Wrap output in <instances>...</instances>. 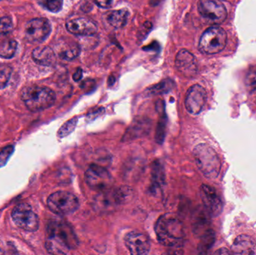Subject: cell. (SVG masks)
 Instances as JSON below:
<instances>
[{"label": "cell", "instance_id": "6da1fadb", "mask_svg": "<svg viewBox=\"0 0 256 255\" xmlns=\"http://www.w3.org/2000/svg\"><path fill=\"white\" fill-rule=\"evenodd\" d=\"M79 244L78 237L67 223L54 221L46 229V249L50 254L67 255Z\"/></svg>", "mask_w": 256, "mask_h": 255}, {"label": "cell", "instance_id": "7a4b0ae2", "mask_svg": "<svg viewBox=\"0 0 256 255\" xmlns=\"http://www.w3.org/2000/svg\"><path fill=\"white\" fill-rule=\"evenodd\" d=\"M155 233L160 244L166 247H182L185 234L183 223L171 214L161 216L155 225Z\"/></svg>", "mask_w": 256, "mask_h": 255}, {"label": "cell", "instance_id": "3957f363", "mask_svg": "<svg viewBox=\"0 0 256 255\" xmlns=\"http://www.w3.org/2000/svg\"><path fill=\"white\" fill-rule=\"evenodd\" d=\"M194 156L197 166L206 178H218L221 170V162L219 156L212 147L207 144H198L194 148Z\"/></svg>", "mask_w": 256, "mask_h": 255}, {"label": "cell", "instance_id": "277c9868", "mask_svg": "<svg viewBox=\"0 0 256 255\" xmlns=\"http://www.w3.org/2000/svg\"><path fill=\"white\" fill-rule=\"evenodd\" d=\"M22 101L32 112H39L51 107L56 101V94L48 87L32 85L26 87L21 94Z\"/></svg>", "mask_w": 256, "mask_h": 255}, {"label": "cell", "instance_id": "5b68a950", "mask_svg": "<svg viewBox=\"0 0 256 255\" xmlns=\"http://www.w3.org/2000/svg\"><path fill=\"white\" fill-rule=\"evenodd\" d=\"M226 43L227 34L225 30L220 26H212L203 33L198 47L203 53L213 55L224 50Z\"/></svg>", "mask_w": 256, "mask_h": 255}, {"label": "cell", "instance_id": "8992f818", "mask_svg": "<svg viewBox=\"0 0 256 255\" xmlns=\"http://www.w3.org/2000/svg\"><path fill=\"white\" fill-rule=\"evenodd\" d=\"M48 206L54 214L66 216L78 211L80 202L78 197L73 193L58 191L49 196L48 199Z\"/></svg>", "mask_w": 256, "mask_h": 255}, {"label": "cell", "instance_id": "52a82bcc", "mask_svg": "<svg viewBox=\"0 0 256 255\" xmlns=\"http://www.w3.org/2000/svg\"><path fill=\"white\" fill-rule=\"evenodd\" d=\"M85 180L90 189L100 193L108 191L114 184L111 174L105 168L98 165H92L87 169Z\"/></svg>", "mask_w": 256, "mask_h": 255}, {"label": "cell", "instance_id": "ba28073f", "mask_svg": "<svg viewBox=\"0 0 256 255\" xmlns=\"http://www.w3.org/2000/svg\"><path fill=\"white\" fill-rule=\"evenodd\" d=\"M12 217L14 223L20 229L30 232H36L38 229V217L28 204L16 205L12 211Z\"/></svg>", "mask_w": 256, "mask_h": 255}, {"label": "cell", "instance_id": "9c48e42d", "mask_svg": "<svg viewBox=\"0 0 256 255\" xmlns=\"http://www.w3.org/2000/svg\"><path fill=\"white\" fill-rule=\"evenodd\" d=\"M198 10L200 15L209 23L221 24L227 17L225 6L214 0H200Z\"/></svg>", "mask_w": 256, "mask_h": 255}, {"label": "cell", "instance_id": "30bf717a", "mask_svg": "<svg viewBox=\"0 0 256 255\" xmlns=\"http://www.w3.org/2000/svg\"><path fill=\"white\" fill-rule=\"evenodd\" d=\"M200 196L206 212L212 217H218L222 214L224 202L216 190L210 186L202 184L200 187Z\"/></svg>", "mask_w": 256, "mask_h": 255}, {"label": "cell", "instance_id": "8fae6325", "mask_svg": "<svg viewBox=\"0 0 256 255\" xmlns=\"http://www.w3.org/2000/svg\"><path fill=\"white\" fill-rule=\"evenodd\" d=\"M51 25L45 18H36L32 19L26 25L25 35L30 43H40L49 35Z\"/></svg>", "mask_w": 256, "mask_h": 255}, {"label": "cell", "instance_id": "7c38bea8", "mask_svg": "<svg viewBox=\"0 0 256 255\" xmlns=\"http://www.w3.org/2000/svg\"><path fill=\"white\" fill-rule=\"evenodd\" d=\"M207 100L206 89L200 85H194L189 88L185 99V107L191 115L201 113Z\"/></svg>", "mask_w": 256, "mask_h": 255}, {"label": "cell", "instance_id": "4fadbf2b", "mask_svg": "<svg viewBox=\"0 0 256 255\" xmlns=\"http://www.w3.org/2000/svg\"><path fill=\"white\" fill-rule=\"evenodd\" d=\"M124 244L131 255H146L150 253V243L144 234L131 232L124 238Z\"/></svg>", "mask_w": 256, "mask_h": 255}, {"label": "cell", "instance_id": "5bb4252c", "mask_svg": "<svg viewBox=\"0 0 256 255\" xmlns=\"http://www.w3.org/2000/svg\"><path fill=\"white\" fill-rule=\"evenodd\" d=\"M176 67L180 73L186 77H192L198 71V64L196 57L185 49H180L176 58Z\"/></svg>", "mask_w": 256, "mask_h": 255}, {"label": "cell", "instance_id": "9a60e30c", "mask_svg": "<svg viewBox=\"0 0 256 255\" xmlns=\"http://www.w3.org/2000/svg\"><path fill=\"white\" fill-rule=\"evenodd\" d=\"M68 31L74 35L91 36L98 31L97 24L88 18H76L70 19L66 23Z\"/></svg>", "mask_w": 256, "mask_h": 255}, {"label": "cell", "instance_id": "2e32d148", "mask_svg": "<svg viewBox=\"0 0 256 255\" xmlns=\"http://www.w3.org/2000/svg\"><path fill=\"white\" fill-rule=\"evenodd\" d=\"M232 250L234 254L254 255L256 254V244L250 237L240 235L234 240Z\"/></svg>", "mask_w": 256, "mask_h": 255}, {"label": "cell", "instance_id": "e0dca14e", "mask_svg": "<svg viewBox=\"0 0 256 255\" xmlns=\"http://www.w3.org/2000/svg\"><path fill=\"white\" fill-rule=\"evenodd\" d=\"M32 55L34 61L40 65L51 66L56 62L55 52L49 46L36 48Z\"/></svg>", "mask_w": 256, "mask_h": 255}, {"label": "cell", "instance_id": "ac0fdd59", "mask_svg": "<svg viewBox=\"0 0 256 255\" xmlns=\"http://www.w3.org/2000/svg\"><path fill=\"white\" fill-rule=\"evenodd\" d=\"M129 13L126 9L112 10L108 16V21L111 26L116 28H122L126 25Z\"/></svg>", "mask_w": 256, "mask_h": 255}, {"label": "cell", "instance_id": "d6986e66", "mask_svg": "<svg viewBox=\"0 0 256 255\" xmlns=\"http://www.w3.org/2000/svg\"><path fill=\"white\" fill-rule=\"evenodd\" d=\"M80 53V48L76 43H66L62 45L58 49L60 58L66 61L74 59Z\"/></svg>", "mask_w": 256, "mask_h": 255}, {"label": "cell", "instance_id": "ffe728a7", "mask_svg": "<svg viewBox=\"0 0 256 255\" xmlns=\"http://www.w3.org/2000/svg\"><path fill=\"white\" fill-rule=\"evenodd\" d=\"M174 84L171 79H166L160 83L150 87L146 90L147 96L159 95V94H166L171 91L174 87Z\"/></svg>", "mask_w": 256, "mask_h": 255}, {"label": "cell", "instance_id": "44dd1931", "mask_svg": "<svg viewBox=\"0 0 256 255\" xmlns=\"http://www.w3.org/2000/svg\"><path fill=\"white\" fill-rule=\"evenodd\" d=\"M132 189L129 187H121L112 193V200L115 205H123L127 203L128 201L132 197Z\"/></svg>", "mask_w": 256, "mask_h": 255}, {"label": "cell", "instance_id": "7402d4cb", "mask_svg": "<svg viewBox=\"0 0 256 255\" xmlns=\"http://www.w3.org/2000/svg\"><path fill=\"white\" fill-rule=\"evenodd\" d=\"M215 237L216 235L214 232L210 229L202 235L201 241L198 246V250L201 253H207L213 247L215 242Z\"/></svg>", "mask_w": 256, "mask_h": 255}, {"label": "cell", "instance_id": "603a6c76", "mask_svg": "<svg viewBox=\"0 0 256 255\" xmlns=\"http://www.w3.org/2000/svg\"><path fill=\"white\" fill-rule=\"evenodd\" d=\"M18 43L14 40H8L0 45V57L12 58L16 53Z\"/></svg>", "mask_w": 256, "mask_h": 255}, {"label": "cell", "instance_id": "cb8c5ba5", "mask_svg": "<svg viewBox=\"0 0 256 255\" xmlns=\"http://www.w3.org/2000/svg\"><path fill=\"white\" fill-rule=\"evenodd\" d=\"M152 179H153L154 185L160 187V185L164 184L165 175H164V169L162 165L160 162H156L153 166L152 169Z\"/></svg>", "mask_w": 256, "mask_h": 255}, {"label": "cell", "instance_id": "d4e9b609", "mask_svg": "<svg viewBox=\"0 0 256 255\" xmlns=\"http://www.w3.org/2000/svg\"><path fill=\"white\" fill-rule=\"evenodd\" d=\"M78 118H73L66 123L58 132V136L60 138H64L70 135L76 128L78 124Z\"/></svg>", "mask_w": 256, "mask_h": 255}, {"label": "cell", "instance_id": "484cf974", "mask_svg": "<svg viewBox=\"0 0 256 255\" xmlns=\"http://www.w3.org/2000/svg\"><path fill=\"white\" fill-rule=\"evenodd\" d=\"M13 28L12 20L8 16H4L0 19V36L6 35Z\"/></svg>", "mask_w": 256, "mask_h": 255}, {"label": "cell", "instance_id": "4316f807", "mask_svg": "<svg viewBox=\"0 0 256 255\" xmlns=\"http://www.w3.org/2000/svg\"><path fill=\"white\" fill-rule=\"evenodd\" d=\"M12 71L10 67H3L0 68V89L6 88L8 83Z\"/></svg>", "mask_w": 256, "mask_h": 255}, {"label": "cell", "instance_id": "83f0119b", "mask_svg": "<svg viewBox=\"0 0 256 255\" xmlns=\"http://www.w3.org/2000/svg\"><path fill=\"white\" fill-rule=\"evenodd\" d=\"M44 5L50 11L57 13L62 8L63 0H44Z\"/></svg>", "mask_w": 256, "mask_h": 255}, {"label": "cell", "instance_id": "f1b7e54d", "mask_svg": "<svg viewBox=\"0 0 256 255\" xmlns=\"http://www.w3.org/2000/svg\"><path fill=\"white\" fill-rule=\"evenodd\" d=\"M13 146H8L4 148L2 151L0 152V167L4 166L7 163L8 159L12 156V153L14 152Z\"/></svg>", "mask_w": 256, "mask_h": 255}, {"label": "cell", "instance_id": "f546056e", "mask_svg": "<svg viewBox=\"0 0 256 255\" xmlns=\"http://www.w3.org/2000/svg\"><path fill=\"white\" fill-rule=\"evenodd\" d=\"M246 85L250 91H256V72H250L246 76Z\"/></svg>", "mask_w": 256, "mask_h": 255}, {"label": "cell", "instance_id": "4dcf8cb0", "mask_svg": "<svg viewBox=\"0 0 256 255\" xmlns=\"http://www.w3.org/2000/svg\"><path fill=\"white\" fill-rule=\"evenodd\" d=\"M94 1L99 7L108 8V7L112 5L114 0H94Z\"/></svg>", "mask_w": 256, "mask_h": 255}, {"label": "cell", "instance_id": "1f68e13d", "mask_svg": "<svg viewBox=\"0 0 256 255\" xmlns=\"http://www.w3.org/2000/svg\"><path fill=\"white\" fill-rule=\"evenodd\" d=\"M82 77V69L78 68L76 70V71L75 72L73 76L74 80L76 81V82H78V81L80 80Z\"/></svg>", "mask_w": 256, "mask_h": 255}, {"label": "cell", "instance_id": "d6a6232c", "mask_svg": "<svg viewBox=\"0 0 256 255\" xmlns=\"http://www.w3.org/2000/svg\"><path fill=\"white\" fill-rule=\"evenodd\" d=\"M215 254L216 255H230L231 254V252L230 251V250H227V249L222 248V249H220L218 251H216V253H215Z\"/></svg>", "mask_w": 256, "mask_h": 255}, {"label": "cell", "instance_id": "836d02e7", "mask_svg": "<svg viewBox=\"0 0 256 255\" xmlns=\"http://www.w3.org/2000/svg\"><path fill=\"white\" fill-rule=\"evenodd\" d=\"M3 253H3L2 250L1 249H0V255L3 254Z\"/></svg>", "mask_w": 256, "mask_h": 255}]
</instances>
